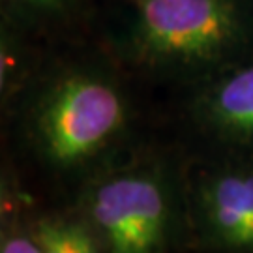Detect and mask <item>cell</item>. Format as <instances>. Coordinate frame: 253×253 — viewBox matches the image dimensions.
I'll return each mask as SVG.
<instances>
[{
	"instance_id": "obj_10",
	"label": "cell",
	"mask_w": 253,
	"mask_h": 253,
	"mask_svg": "<svg viewBox=\"0 0 253 253\" xmlns=\"http://www.w3.org/2000/svg\"><path fill=\"white\" fill-rule=\"evenodd\" d=\"M103 2H105V0H103Z\"/></svg>"
},
{
	"instance_id": "obj_4",
	"label": "cell",
	"mask_w": 253,
	"mask_h": 253,
	"mask_svg": "<svg viewBox=\"0 0 253 253\" xmlns=\"http://www.w3.org/2000/svg\"><path fill=\"white\" fill-rule=\"evenodd\" d=\"M193 203L210 244L253 253V156L227 154L208 165L195 180Z\"/></svg>"
},
{
	"instance_id": "obj_6",
	"label": "cell",
	"mask_w": 253,
	"mask_h": 253,
	"mask_svg": "<svg viewBox=\"0 0 253 253\" xmlns=\"http://www.w3.org/2000/svg\"><path fill=\"white\" fill-rule=\"evenodd\" d=\"M103 0H0V21L45 45L98 36Z\"/></svg>"
},
{
	"instance_id": "obj_1",
	"label": "cell",
	"mask_w": 253,
	"mask_h": 253,
	"mask_svg": "<svg viewBox=\"0 0 253 253\" xmlns=\"http://www.w3.org/2000/svg\"><path fill=\"white\" fill-rule=\"evenodd\" d=\"M129 77L100 36L53 47L9 115L38 163L96 174L117 162L133 124Z\"/></svg>"
},
{
	"instance_id": "obj_7",
	"label": "cell",
	"mask_w": 253,
	"mask_h": 253,
	"mask_svg": "<svg viewBox=\"0 0 253 253\" xmlns=\"http://www.w3.org/2000/svg\"><path fill=\"white\" fill-rule=\"evenodd\" d=\"M53 47L0 21V98L4 111L15 103Z\"/></svg>"
},
{
	"instance_id": "obj_8",
	"label": "cell",
	"mask_w": 253,
	"mask_h": 253,
	"mask_svg": "<svg viewBox=\"0 0 253 253\" xmlns=\"http://www.w3.org/2000/svg\"><path fill=\"white\" fill-rule=\"evenodd\" d=\"M42 253H103L100 236L90 221L73 217H42L32 227Z\"/></svg>"
},
{
	"instance_id": "obj_2",
	"label": "cell",
	"mask_w": 253,
	"mask_h": 253,
	"mask_svg": "<svg viewBox=\"0 0 253 253\" xmlns=\"http://www.w3.org/2000/svg\"><path fill=\"white\" fill-rule=\"evenodd\" d=\"M98 36L131 75L190 86L253 53V0H105Z\"/></svg>"
},
{
	"instance_id": "obj_5",
	"label": "cell",
	"mask_w": 253,
	"mask_h": 253,
	"mask_svg": "<svg viewBox=\"0 0 253 253\" xmlns=\"http://www.w3.org/2000/svg\"><path fill=\"white\" fill-rule=\"evenodd\" d=\"M190 117L227 154L253 156V53L188 86Z\"/></svg>"
},
{
	"instance_id": "obj_9",
	"label": "cell",
	"mask_w": 253,
	"mask_h": 253,
	"mask_svg": "<svg viewBox=\"0 0 253 253\" xmlns=\"http://www.w3.org/2000/svg\"><path fill=\"white\" fill-rule=\"evenodd\" d=\"M0 253H42L32 229L4 227L0 238Z\"/></svg>"
},
{
	"instance_id": "obj_3",
	"label": "cell",
	"mask_w": 253,
	"mask_h": 253,
	"mask_svg": "<svg viewBox=\"0 0 253 253\" xmlns=\"http://www.w3.org/2000/svg\"><path fill=\"white\" fill-rule=\"evenodd\" d=\"M174 178L158 156H129L92 174L86 219L105 253H163L171 225Z\"/></svg>"
}]
</instances>
